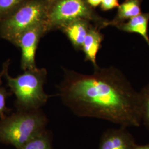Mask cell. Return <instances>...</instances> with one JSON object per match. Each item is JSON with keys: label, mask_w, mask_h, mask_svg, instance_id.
Wrapping results in <instances>:
<instances>
[{"label": "cell", "mask_w": 149, "mask_h": 149, "mask_svg": "<svg viewBox=\"0 0 149 149\" xmlns=\"http://www.w3.org/2000/svg\"><path fill=\"white\" fill-rule=\"evenodd\" d=\"M63 71L58 95L76 116L103 119L123 128L141 125L140 93L120 70L99 67L92 74Z\"/></svg>", "instance_id": "obj_1"}, {"label": "cell", "mask_w": 149, "mask_h": 149, "mask_svg": "<svg viewBox=\"0 0 149 149\" xmlns=\"http://www.w3.org/2000/svg\"><path fill=\"white\" fill-rule=\"evenodd\" d=\"M9 61L3 64L4 75L11 92L15 94L17 111H31L40 109L52 96L44 90L47 81V70L45 68H36L24 71L16 77L8 72Z\"/></svg>", "instance_id": "obj_2"}, {"label": "cell", "mask_w": 149, "mask_h": 149, "mask_svg": "<svg viewBox=\"0 0 149 149\" xmlns=\"http://www.w3.org/2000/svg\"><path fill=\"white\" fill-rule=\"evenodd\" d=\"M48 118L41 109L17 111L0 120V143L19 148L46 129Z\"/></svg>", "instance_id": "obj_3"}, {"label": "cell", "mask_w": 149, "mask_h": 149, "mask_svg": "<svg viewBox=\"0 0 149 149\" xmlns=\"http://www.w3.org/2000/svg\"><path fill=\"white\" fill-rule=\"evenodd\" d=\"M51 3L48 0H29L0 21V36L16 45L22 33L46 21Z\"/></svg>", "instance_id": "obj_4"}, {"label": "cell", "mask_w": 149, "mask_h": 149, "mask_svg": "<svg viewBox=\"0 0 149 149\" xmlns=\"http://www.w3.org/2000/svg\"><path fill=\"white\" fill-rule=\"evenodd\" d=\"M90 21L100 30L106 27L108 20L99 16L87 0H56L50 6L45 25L47 32L60 29L77 19Z\"/></svg>", "instance_id": "obj_5"}, {"label": "cell", "mask_w": 149, "mask_h": 149, "mask_svg": "<svg viewBox=\"0 0 149 149\" xmlns=\"http://www.w3.org/2000/svg\"><path fill=\"white\" fill-rule=\"evenodd\" d=\"M47 33L45 22L38 24L22 34L16 46L21 50V68L24 71L37 68L36 54L40 38Z\"/></svg>", "instance_id": "obj_6"}, {"label": "cell", "mask_w": 149, "mask_h": 149, "mask_svg": "<svg viewBox=\"0 0 149 149\" xmlns=\"http://www.w3.org/2000/svg\"><path fill=\"white\" fill-rule=\"evenodd\" d=\"M136 143L126 128L106 130L102 135L98 149H134Z\"/></svg>", "instance_id": "obj_7"}, {"label": "cell", "mask_w": 149, "mask_h": 149, "mask_svg": "<svg viewBox=\"0 0 149 149\" xmlns=\"http://www.w3.org/2000/svg\"><path fill=\"white\" fill-rule=\"evenodd\" d=\"M93 25L90 21L80 19L71 22L61 27V30L68 38L75 50H81L86 35Z\"/></svg>", "instance_id": "obj_8"}, {"label": "cell", "mask_w": 149, "mask_h": 149, "mask_svg": "<svg viewBox=\"0 0 149 149\" xmlns=\"http://www.w3.org/2000/svg\"><path fill=\"white\" fill-rule=\"evenodd\" d=\"M104 40V36L100 30L94 25L91 27L83 43L81 50L85 54V61H90L94 70L99 66L97 63V55L102 47V42Z\"/></svg>", "instance_id": "obj_9"}, {"label": "cell", "mask_w": 149, "mask_h": 149, "mask_svg": "<svg viewBox=\"0 0 149 149\" xmlns=\"http://www.w3.org/2000/svg\"><path fill=\"white\" fill-rule=\"evenodd\" d=\"M142 2L143 0H125L118 7L115 17L111 21L107 22L106 27H116L118 24L142 13L141 8Z\"/></svg>", "instance_id": "obj_10"}, {"label": "cell", "mask_w": 149, "mask_h": 149, "mask_svg": "<svg viewBox=\"0 0 149 149\" xmlns=\"http://www.w3.org/2000/svg\"><path fill=\"white\" fill-rule=\"evenodd\" d=\"M149 13H144L118 24L116 27L123 32L138 33L144 38L149 47Z\"/></svg>", "instance_id": "obj_11"}, {"label": "cell", "mask_w": 149, "mask_h": 149, "mask_svg": "<svg viewBox=\"0 0 149 149\" xmlns=\"http://www.w3.org/2000/svg\"><path fill=\"white\" fill-rule=\"evenodd\" d=\"M52 134L45 129L43 132L16 149H54Z\"/></svg>", "instance_id": "obj_12"}, {"label": "cell", "mask_w": 149, "mask_h": 149, "mask_svg": "<svg viewBox=\"0 0 149 149\" xmlns=\"http://www.w3.org/2000/svg\"><path fill=\"white\" fill-rule=\"evenodd\" d=\"M29 0H0V21Z\"/></svg>", "instance_id": "obj_13"}, {"label": "cell", "mask_w": 149, "mask_h": 149, "mask_svg": "<svg viewBox=\"0 0 149 149\" xmlns=\"http://www.w3.org/2000/svg\"><path fill=\"white\" fill-rule=\"evenodd\" d=\"M141 101L142 123L149 132V82L139 91Z\"/></svg>", "instance_id": "obj_14"}, {"label": "cell", "mask_w": 149, "mask_h": 149, "mask_svg": "<svg viewBox=\"0 0 149 149\" xmlns=\"http://www.w3.org/2000/svg\"><path fill=\"white\" fill-rule=\"evenodd\" d=\"M10 95L4 87H0V117L1 119L6 117V114L9 113L10 109L6 107V100Z\"/></svg>", "instance_id": "obj_15"}, {"label": "cell", "mask_w": 149, "mask_h": 149, "mask_svg": "<svg viewBox=\"0 0 149 149\" xmlns=\"http://www.w3.org/2000/svg\"><path fill=\"white\" fill-rule=\"evenodd\" d=\"M119 6V0H102L101 9L103 11H110L118 8Z\"/></svg>", "instance_id": "obj_16"}, {"label": "cell", "mask_w": 149, "mask_h": 149, "mask_svg": "<svg viewBox=\"0 0 149 149\" xmlns=\"http://www.w3.org/2000/svg\"><path fill=\"white\" fill-rule=\"evenodd\" d=\"M87 2L91 7L94 8L101 5L102 0H87Z\"/></svg>", "instance_id": "obj_17"}, {"label": "cell", "mask_w": 149, "mask_h": 149, "mask_svg": "<svg viewBox=\"0 0 149 149\" xmlns=\"http://www.w3.org/2000/svg\"><path fill=\"white\" fill-rule=\"evenodd\" d=\"M134 149H149V144L146 145H136Z\"/></svg>", "instance_id": "obj_18"}, {"label": "cell", "mask_w": 149, "mask_h": 149, "mask_svg": "<svg viewBox=\"0 0 149 149\" xmlns=\"http://www.w3.org/2000/svg\"><path fill=\"white\" fill-rule=\"evenodd\" d=\"M3 75H4V69H3L2 71L0 72V86L1 85V84L2 83V77L3 76Z\"/></svg>", "instance_id": "obj_19"}, {"label": "cell", "mask_w": 149, "mask_h": 149, "mask_svg": "<svg viewBox=\"0 0 149 149\" xmlns=\"http://www.w3.org/2000/svg\"><path fill=\"white\" fill-rule=\"evenodd\" d=\"M48 1H49L52 3H53L54 2H55V1H56V0H48Z\"/></svg>", "instance_id": "obj_20"}]
</instances>
